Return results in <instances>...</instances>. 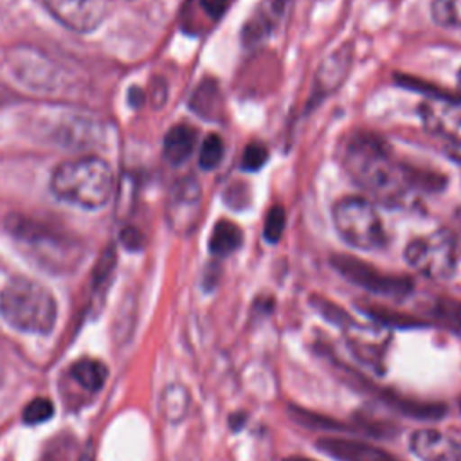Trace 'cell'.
I'll return each instance as SVG.
<instances>
[{
    "mask_svg": "<svg viewBox=\"0 0 461 461\" xmlns=\"http://www.w3.org/2000/svg\"><path fill=\"white\" fill-rule=\"evenodd\" d=\"M342 164L351 180L387 205L402 203L418 178L402 166L391 148L371 133H355L346 142Z\"/></svg>",
    "mask_w": 461,
    "mask_h": 461,
    "instance_id": "1",
    "label": "cell"
},
{
    "mask_svg": "<svg viewBox=\"0 0 461 461\" xmlns=\"http://www.w3.org/2000/svg\"><path fill=\"white\" fill-rule=\"evenodd\" d=\"M50 189L63 202L83 209H99L113 194V173L99 157H79L56 167Z\"/></svg>",
    "mask_w": 461,
    "mask_h": 461,
    "instance_id": "2",
    "label": "cell"
},
{
    "mask_svg": "<svg viewBox=\"0 0 461 461\" xmlns=\"http://www.w3.org/2000/svg\"><path fill=\"white\" fill-rule=\"evenodd\" d=\"M0 315L22 333L47 335L58 317L54 295L38 281L13 277L0 292Z\"/></svg>",
    "mask_w": 461,
    "mask_h": 461,
    "instance_id": "3",
    "label": "cell"
},
{
    "mask_svg": "<svg viewBox=\"0 0 461 461\" xmlns=\"http://www.w3.org/2000/svg\"><path fill=\"white\" fill-rule=\"evenodd\" d=\"M331 221L340 240L358 250H378L387 236L375 205L362 196H346L331 209Z\"/></svg>",
    "mask_w": 461,
    "mask_h": 461,
    "instance_id": "4",
    "label": "cell"
},
{
    "mask_svg": "<svg viewBox=\"0 0 461 461\" xmlns=\"http://www.w3.org/2000/svg\"><path fill=\"white\" fill-rule=\"evenodd\" d=\"M403 258L421 276L432 281H447L456 274V238L448 229H438L407 243Z\"/></svg>",
    "mask_w": 461,
    "mask_h": 461,
    "instance_id": "5",
    "label": "cell"
},
{
    "mask_svg": "<svg viewBox=\"0 0 461 461\" xmlns=\"http://www.w3.org/2000/svg\"><path fill=\"white\" fill-rule=\"evenodd\" d=\"M5 225L18 241L25 243L34 250L43 265L61 268L63 265L72 263L76 254V241L70 236L59 232L58 229L20 214L9 216Z\"/></svg>",
    "mask_w": 461,
    "mask_h": 461,
    "instance_id": "6",
    "label": "cell"
},
{
    "mask_svg": "<svg viewBox=\"0 0 461 461\" xmlns=\"http://www.w3.org/2000/svg\"><path fill=\"white\" fill-rule=\"evenodd\" d=\"M331 267L351 285L387 299H405L412 292V279L378 270L376 267L348 254L331 256Z\"/></svg>",
    "mask_w": 461,
    "mask_h": 461,
    "instance_id": "7",
    "label": "cell"
},
{
    "mask_svg": "<svg viewBox=\"0 0 461 461\" xmlns=\"http://www.w3.org/2000/svg\"><path fill=\"white\" fill-rule=\"evenodd\" d=\"M202 214V185L194 176L180 178L169 191L166 202V220L176 234H191Z\"/></svg>",
    "mask_w": 461,
    "mask_h": 461,
    "instance_id": "8",
    "label": "cell"
},
{
    "mask_svg": "<svg viewBox=\"0 0 461 461\" xmlns=\"http://www.w3.org/2000/svg\"><path fill=\"white\" fill-rule=\"evenodd\" d=\"M418 113L429 133L461 146V97L429 94Z\"/></svg>",
    "mask_w": 461,
    "mask_h": 461,
    "instance_id": "9",
    "label": "cell"
},
{
    "mask_svg": "<svg viewBox=\"0 0 461 461\" xmlns=\"http://www.w3.org/2000/svg\"><path fill=\"white\" fill-rule=\"evenodd\" d=\"M353 67V43L346 41L340 47H337L331 54H328L319 68L315 70L312 88H310V99L306 108L317 106L322 99L333 95L346 81Z\"/></svg>",
    "mask_w": 461,
    "mask_h": 461,
    "instance_id": "10",
    "label": "cell"
},
{
    "mask_svg": "<svg viewBox=\"0 0 461 461\" xmlns=\"http://www.w3.org/2000/svg\"><path fill=\"white\" fill-rule=\"evenodd\" d=\"M47 11L67 29L90 32L106 14L104 0H43Z\"/></svg>",
    "mask_w": 461,
    "mask_h": 461,
    "instance_id": "11",
    "label": "cell"
},
{
    "mask_svg": "<svg viewBox=\"0 0 461 461\" xmlns=\"http://www.w3.org/2000/svg\"><path fill=\"white\" fill-rule=\"evenodd\" d=\"M315 447L337 461H402L380 447L351 438L322 436L315 441Z\"/></svg>",
    "mask_w": 461,
    "mask_h": 461,
    "instance_id": "12",
    "label": "cell"
},
{
    "mask_svg": "<svg viewBox=\"0 0 461 461\" xmlns=\"http://www.w3.org/2000/svg\"><path fill=\"white\" fill-rule=\"evenodd\" d=\"M459 445L454 436L436 429H420L409 439V448L420 461H454Z\"/></svg>",
    "mask_w": 461,
    "mask_h": 461,
    "instance_id": "13",
    "label": "cell"
},
{
    "mask_svg": "<svg viewBox=\"0 0 461 461\" xmlns=\"http://www.w3.org/2000/svg\"><path fill=\"white\" fill-rule=\"evenodd\" d=\"M196 130L189 124H176L167 130L164 137V158L171 166L184 164L194 151Z\"/></svg>",
    "mask_w": 461,
    "mask_h": 461,
    "instance_id": "14",
    "label": "cell"
},
{
    "mask_svg": "<svg viewBox=\"0 0 461 461\" xmlns=\"http://www.w3.org/2000/svg\"><path fill=\"white\" fill-rule=\"evenodd\" d=\"M191 407V394L182 384H169L162 389L158 398V411L169 423H180Z\"/></svg>",
    "mask_w": 461,
    "mask_h": 461,
    "instance_id": "15",
    "label": "cell"
},
{
    "mask_svg": "<svg viewBox=\"0 0 461 461\" xmlns=\"http://www.w3.org/2000/svg\"><path fill=\"white\" fill-rule=\"evenodd\" d=\"M243 243L241 229L230 220H218L211 230L209 250L212 256L225 258L236 252Z\"/></svg>",
    "mask_w": 461,
    "mask_h": 461,
    "instance_id": "16",
    "label": "cell"
},
{
    "mask_svg": "<svg viewBox=\"0 0 461 461\" xmlns=\"http://www.w3.org/2000/svg\"><path fill=\"white\" fill-rule=\"evenodd\" d=\"M70 378L81 389L88 393H97L108 378V367L95 358H79L70 367Z\"/></svg>",
    "mask_w": 461,
    "mask_h": 461,
    "instance_id": "17",
    "label": "cell"
},
{
    "mask_svg": "<svg viewBox=\"0 0 461 461\" xmlns=\"http://www.w3.org/2000/svg\"><path fill=\"white\" fill-rule=\"evenodd\" d=\"M288 414L292 418V421L299 423L304 429H312V430H324V432H351V427L333 420L331 416L299 407V405H290L288 407Z\"/></svg>",
    "mask_w": 461,
    "mask_h": 461,
    "instance_id": "18",
    "label": "cell"
},
{
    "mask_svg": "<svg viewBox=\"0 0 461 461\" xmlns=\"http://www.w3.org/2000/svg\"><path fill=\"white\" fill-rule=\"evenodd\" d=\"M221 95L214 81H203L191 97V108L205 119H214L221 112Z\"/></svg>",
    "mask_w": 461,
    "mask_h": 461,
    "instance_id": "19",
    "label": "cell"
},
{
    "mask_svg": "<svg viewBox=\"0 0 461 461\" xmlns=\"http://www.w3.org/2000/svg\"><path fill=\"white\" fill-rule=\"evenodd\" d=\"M430 16L443 27H461V0H432Z\"/></svg>",
    "mask_w": 461,
    "mask_h": 461,
    "instance_id": "20",
    "label": "cell"
},
{
    "mask_svg": "<svg viewBox=\"0 0 461 461\" xmlns=\"http://www.w3.org/2000/svg\"><path fill=\"white\" fill-rule=\"evenodd\" d=\"M362 312L373 319L376 324L385 326V328H416V326H423L421 321H416L409 315L398 313V312H391L387 308H362Z\"/></svg>",
    "mask_w": 461,
    "mask_h": 461,
    "instance_id": "21",
    "label": "cell"
},
{
    "mask_svg": "<svg viewBox=\"0 0 461 461\" xmlns=\"http://www.w3.org/2000/svg\"><path fill=\"white\" fill-rule=\"evenodd\" d=\"M223 158V140L218 133H209L200 146L198 153V166L203 171L216 169Z\"/></svg>",
    "mask_w": 461,
    "mask_h": 461,
    "instance_id": "22",
    "label": "cell"
},
{
    "mask_svg": "<svg viewBox=\"0 0 461 461\" xmlns=\"http://www.w3.org/2000/svg\"><path fill=\"white\" fill-rule=\"evenodd\" d=\"M310 303L322 315V319H326L328 322H331L335 326H340V328L346 330V328H349L355 322L348 312H344L340 306L333 304L331 301H328L324 297H317L315 295V297L310 299Z\"/></svg>",
    "mask_w": 461,
    "mask_h": 461,
    "instance_id": "23",
    "label": "cell"
},
{
    "mask_svg": "<svg viewBox=\"0 0 461 461\" xmlns=\"http://www.w3.org/2000/svg\"><path fill=\"white\" fill-rule=\"evenodd\" d=\"M52 414H54L52 402L49 398H45V396H38V398H32L23 407L22 420L27 425H40L43 421H49L52 418Z\"/></svg>",
    "mask_w": 461,
    "mask_h": 461,
    "instance_id": "24",
    "label": "cell"
},
{
    "mask_svg": "<svg viewBox=\"0 0 461 461\" xmlns=\"http://www.w3.org/2000/svg\"><path fill=\"white\" fill-rule=\"evenodd\" d=\"M286 227V212L281 205H274L267 216H265V225H263V240L270 245H276Z\"/></svg>",
    "mask_w": 461,
    "mask_h": 461,
    "instance_id": "25",
    "label": "cell"
},
{
    "mask_svg": "<svg viewBox=\"0 0 461 461\" xmlns=\"http://www.w3.org/2000/svg\"><path fill=\"white\" fill-rule=\"evenodd\" d=\"M432 315L454 330L461 331V301L457 299H438L432 306Z\"/></svg>",
    "mask_w": 461,
    "mask_h": 461,
    "instance_id": "26",
    "label": "cell"
},
{
    "mask_svg": "<svg viewBox=\"0 0 461 461\" xmlns=\"http://www.w3.org/2000/svg\"><path fill=\"white\" fill-rule=\"evenodd\" d=\"M268 160V149L263 142L252 140L245 146L241 155V169L243 171H259Z\"/></svg>",
    "mask_w": 461,
    "mask_h": 461,
    "instance_id": "27",
    "label": "cell"
},
{
    "mask_svg": "<svg viewBox=\"0 0 461 461\" xmlns=\"http://www.w3.org/2000/svg\"><path fill=\"white\" fill-rule=\"evenodd\" d=\"M121 241H122V245H124L126 249H130V250H139V249H142V245H144V236H142L137 229L126 227V229L121 232Z\"/></svg>",
    "mask_w": 461,
    "mask_h": 461,
    "instance_id": "28",
    "label": "cell"
},
{
    "mask_svg": "<svg viewBox=\"0 0 461 461\" xmlns=\"http://www.w3.org/2000/svg\"><path fill=\"white\" fill-rule=\"evenodd\" d=\"M200 5L212 20H218L225 13L229 0H200Z\"/></svg>",
    "mask_w": 461,
    "mask_h": 461,
    "instance_id": "29",
    "label": "cell"
},
{
    "mask_svg": "<svg viewBox=\"0 0 461 461\" xmlns=\"http://www.w3.org/2000/svg\"><path fill=\"white\" fill-rule=\"evenodd\" d=\"M166 97H167V88H166V83L157 77L153 81V90H151V103L155 108H160L164 103H166Z\"/></svg>",
    "mask_w": 461,
    "mask_h": 461,
    "instance_id": "30",
    "label": "cell"
},
{
    "mask_svg": "<svg viewBox=\"0 0 461 461\" xmlns=\"http://www.w3.org/2000/svg\"><path fill=\"white\" fill-rule=\"evenodd\" d=\"M247 423V414L245 412H232L230 418H229V427L234 430V432H240Z\"/></svg>",
    "mask_w": 461,
    "mask_h": 461,
    "instance_id": "31",
    "label": "cell"
},
{
    "mask_svg": "<svg viewBox=\"0 0 461 461\" xmlns=\"http://www.w3.org/2000/svg\"><path fill=\"white\" fill-rule=\"evenodd\" d=\"M130 92H131V94H130V104L140 106V104L144 103V94H142V90H139V88L133 86Z\"/></svg>",
    "mask_w": 461,
    "mask_h": 461,
    "instance_id": "32",
    "label": "cell"
},
{
    "mask_svg": "<svg viewBox=\"0 0 461 461\" xmlns=\"http://www.w3.org/2000/svg\"><path fill=\"white\" fill-rule=\"evenodd\" d=\"M283 461H315V459H310V457H304V456H288Z\"/></svg>",
    "mask_w": 461,
    "mask_h": 461,
    "instance_id": "33",
    "label": "cell"
},
{
    "mask_svg": "<svg viewBox=\"0 0 461 461\" xmlns=\"http://www.w3.org/2000/svg\"><path fill=\"white\" fill-rule=\"evenodd\" d=\"M457 88H459V92H461V68H459V72H457Z\"/></svg>",
    "mask_w": 461,
    "mask_h": 461,
    "instance_id": "34",
    "label": "cell"
},
{
    "mask_svg": "<svg viewBox=\"0 0 461 461\" xmlns=\"http://www.w3.org/2000/svg\"><path fill=\"white\" fill-rule=\"evenodd\" d=\"M454 461H461V445H459V450H457V454H456Z\"/></svg>",
    "mask_w": 461,
    "mask_h": 461,
    "instance_id": "35",
    "label": "cell"
},
{
    "mask_svg": "<svg viewBox=\"0 0 461 461\" xmlns=\"http://www.w3.org/2000/svg\"><path fill=\"white\" fill-rule=\"evenodd\" d=\"M79 461H94V459H92V457H88V456H86V457H81V459H79Z\"/></svg>",
    "mask_w": 461,
    "mask_h": 461,
    "instance_id": "36",
    "label": "cell"
},
{
    "mask_svg": "<svg viewBox=\"0 0 461 461\" xmlns=\"http://www.w3.org/2000/svg\"><path fill=\"white\" fill-rule=\"evenodd\" d=\"M459 412H461V398H459Z\"/></svg>",
    "mask_w": 461,
    "mask_h": 461,
    "instance_id": "37",
    "label": "cell"
}]
</instances>
